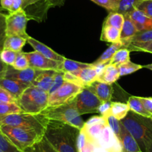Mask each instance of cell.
Here are the masks:
<instances>
[{"instance_id":"cell-1","label":"cell","mask_w":152,"mask_h":152,"mask_svg":"<svg viewBox=\"0 0 152 152\" xmlns=\"http://www.w3.org/2000/svg\"><path fill=\"white\" fill-rule=\"evenodd\" d=\"M80 131L65 122L49 119L44 137L57 152H79L78 140Z\"/></svg>"},{"instance_id":"cell-2","label":"cell","mask_w":152,"mask_h":152,"mask_svg":"<svg viewBox=\"0 0 152 152\" xmlns=\"http://www.w3.org/2000/svg\"><path fill=\"white\" fill-rule=\"evenodd\" d=\"M87 137L107 152H123L119 138L115 135L106 119L98 123L84 122L81 130Z\"/></svg>"},{"instance_id":"cell-3","label":"cell","mask_w":152,"mask_h":152,"mask_svg":"<svg viewBox=\"0 0 152 152\" xmlns=\"http://www.w3.org/2000/svg\"><path fill=\"white\" fill-rule=\"evenodd\" d=\"M120 122L135 139L142 152H145L146 145L152 141L151 117L140 116L129 111Z\"/></svg>"},{"instance_id":"cell-4","label":"cell","mask_w":152,"mask_h":152,"mask_svg":"<svg viewBox=\"0 0 152 152\" xmlns=\"http://www.w3.org/2000/svg\"><path fill=\"white\" fill-rule=\"evenodd\" d=\"M49 119L41 113L31 114L27 113L8 114L0 117V126L12 127L34 130L44 136Z\"/></svg>"},{"instance_id":"cell-5","label":"cell","mask_w":152,"mask_h":152,"mask_svg":"<svg viewBox=\"0 0 152 152\" xmlns=\"http://www.w3.org/2000/svg\"><path fill=\"white\" fill-rule=\"evenodd\" d=\"M49 96L47 92L30 86L19 96L16 103L23 113L39 114L48 107Z\"/></svg>"},{"instance_id":"cell-6","label":"cell","mask_w":152,"mask_h":152,"mask_svg":"<svg viewBox=\"0 0 152 152\" xmlns=\"http://www.w3.org/2000/svg\"><path fill=\"white\" fill-rule=\"evenodd\" d=\"M0 129L8 140L23 152H27L28 149L34 147L44 137L40 133L31 129L8 125H2Z\"/></svg>"},{"instance_id":"cell-7","label":"cell","mask_w":152,"mask_h":152,"mask_svg":"<svg viewBox=\"0 0 152 152\" xmlns=\"http://www.w3.org/2000/svg\"><path fill=\"white\" fill-rule=\"evenodd\" d=\"M40 113L51 120L65 122L80 130L82 129L84 125L81 115L76 108L75 99L66 104L46 108Z\"/></svg>"},{"instance_id":"cell-8","label":"cell","mask_w":152,"mask_h":152,"mask_svg":"<svg viewBox=\"0 0 152 152\" xmlns=\"http://www.w3.org/2000/svg\"><path fill=\"white\" fill-rule=\"evenodd\" d=\"M84 87L64 81V84L49 96L48 107L66 104L72 102Z\"/></svg>"},{"instance_id":"cell-9","label":"cell","mask_w":152,"mask_h":152,"mask_svg":"<svg viewBox=\"0 0 152 152\" xmlns=\"http://www.w3.org/2000/svg\"><path fill=\"white\" fill-rule=\"evenodd\" d=\"M29 20L24 10L9 13L6 17V35H17L26 39L28 38L26 33V26Z\"/></svg>"},{"instance_id":"cell-10","label":"cell","mask_w":152,"mask_h":152,"mask_svg":"<svg viewBox=\"0 0 152 152\" xmlns=\"http://www.w3.org/2000/svg\"><path fill=\"white\" fill-rule=\"evenodd\" d=\"M76 108L81 115L98 113L102 102L88 88L84 87L75 99Z\"/></svg>"},{"instance_id":"cell-11","label":"cell","mask_w":152,"mask_h":152,"mask_svg":"<svg viewBox=\"0 0 152 152\" xmlns=\"http://www.w3.org/2000/svg\"><path fill=\"white\" fill-rule=\"evenodd\" d=\"M29 63V66L38 70L61 71V63L46 58L37 52H24Z\"/></svg>"},{"instance_id":"cell-12","label":"cell","mask_w":152,"mask_h":152,"mask_svg":"<svg viewBox=\"0 0 152 152\" xmlns=\"http://www.w3.org/2000/svg\"><path fill=\"white\" fill-rule=\"evenodd\" d=\"M41 71H43V70H38L36 69L31 68L30 66L23 70H17L13 68L11 66H8V69H7V71L5 72V77L17 80V81L31 86L34 80L37 78L38 75L41 72Z\"/></svg>"},{"instance_id":"cell-13","label":"cell","mask_w":152,"mask_h":152,"mask_svg":"<svg viewBox=\"0 0 152 152\" xmlns=\"http://www.w3.org/2000/svg\"><path fill=\"white\" fill-rule=\"evenodd\" d=\"M27 42L32 46L35 52H37L38 53L43 55L46 58H49V59L53 60L55 61H59V62H63L65 60V57L59 55L56 52L50 49L49 46L43 44L41 42L38 41L31 37H28Z\"/></svg>"},{"instance_id":"cell-14","label":"cell","mask_w":152,"mask_h":152,"mask_svg":"<svg viewBox=\"0 0 152 152\" xmlns=\"http://www.w3.org/2000/svg\"><path fill=\"white\" fill-rule=\"evenodd\" d=\"M89 89L102 101V102L111 101L113 96V86L111 84L96 81L87 86Z\"/></svg>"},{"instance_id":"cell-15","label":"cell","mask_w":152,"mask_h":152,"mask_svg":"<svg viewBox=\"0 0 152 152\" xmlns=\"http://www.w3.org/2000/svg\"><path fill=\"white\" fill-rule=\"evenodd\" d=\"M119 140L122 145L123 152H142L137 142L127 131L122 123H121V131Z\"/></svg>"},{"instance_id":"cell-16","label":"cell","mask_w":152,"mask_h":152,"mask_svg":"<svg viewBox=\"0 0 152 152\" xmlns=\"http://www.w3.org/2000/svg\"><path fill=\"white\" fill-rule=\"evenodd\" d=\"M55 72L56 71L54 70H43L37 76L31 86L37 87L43 91L49 93L53 83Z\"/></svg>"},{"instance_id":"cell-17","label":"cell","mask_w":152,"mask_h":152,"mask_svg":"<svg viewBox=\"0 0 152 152\" xmlns=\"http://www.w3.org/2000/svg\"><path fill=\"white\" fill-rule=\"evenodd\" d=\"M0 87L8 90L16 99H17L23 92L30 86L17 80L4 77L0 79Z\"/></svg>"},{"instance_id":"cell-18","label":"cell","mask_w":152,"mask_h":152,"mask_svg":"<svg viewBox=\"0 0 152 152\" xmlns=\"http://www.w3.org/2000/svg\"><path fill=\"white\" fill-rule=\"evenodd\" d=\"M128 16L134 23L137 31L152 29V19L145 15L139 10L134 9L132 12L128 14Z\"/></svg>"},{"instance_id":"cell-19","label":"cell","mask_w":152,"mask_h":152,"mask_svg":"<svg viewBox=\"0 0 152 152\" xmlns=\"http://www.w3.org/2000/svg\"><path fill=\"white\" fill-rule=\"evenodd\" d=\"M71 73H72L76 77L79 78L84 87L90 86L94 81H97L98 76L99 75V72L96 67L93 66L81 69Z\"/></svg>"},{"instance_id":"cell-20","label":"cell","mask_w":152,"mask_h":152,"mask_svg":"<svg viewBox=\"0 0 152 152\" xmlns=\"http://www.w3.org/2000/svg\"><path fill=\"white\" fill-rule=\"evenodd\" d=\"M119 78H120V72H119V67L113 64H109L99 75L97 81L112 85Z\"/></svg>"},{"instance_id":"cell-21","label":"cell","mask_w":152,"mask_h":152,"mask_svg":"<svg viewBox=\"0 0 152 152\" xmlns=\"http://www.w3.org/2000/svg\"><path fill=\"white\" fill-rule=\"evenodd\" d=\"M78 147L79 152H107L103 148L90 140L82 131H80Z\"/></svg>"},{"instance_id":"cell-22","label":"cell","mask_w":152,"mask_h":152,"mask_svg":"<svg viewBox=\"0 0 152 152\" xmlns=\"http://www.w3.org/2000/svg\"><path fill=\"white\" fill-rule=\"evenodd\" d=\"M124 48L123 43L122 41L116 42V43H111L110 46L102 53V55L96 60L95 62H93V66H96L99 65H104V64H109L110 61L112 59L113 56L114 54L116 53L119 49Z\"/></svg>"},{"instance_id":"cell-23","label":"cell","mask_w":152,"mask_h":152,"mask_svg":"<svg viewBox=\"0 0 152 152\" xmlns=\"http://www.w3.org/2000/svg\"><path fill=\"white\" fill-rule=\"evenodd\" d=\"M137 33V30L134 26V23L129 16H125V21L122 25V29H121L120 40L123 43L124 46L127 43H129L131 38Z\"/></svg>"},{"instance_id":"cell-24","label":"cell","mask_w":152,"mask_h":152,"mask_svg":"<svg viewBox=\"0 0 152 152\" xmlns=\"http://www.w3.org/2000/svg\"><path fill=\"white\" fill-rule=\"evenodd\" d=\"M27 43V39L17 35H9L6 36L4 42L3 49H10L14 52H22V49Z\"/></svg>"},{"instance_id":"cell-25","label":"cell","mask_w":152,"mask_h":152,"mask_svg":"<svg viewBox=\"0 0 152 152\" xmlns=\"http://www.w3.org/2000/svg\"><path fill=\"white\" fill-rule=\"evenodd\" d=\"M121 30L110 26H103L100 40L114 43L120 41Z\"/></svg>"},{"instance_id":"cell-26","label":"cell","mask_w":152,"mask_h":152,"mask_svg":"<svg viewBox=\"0 0 152 152\" xmlns=\"http://www.w3.org/2000/svg\"><path fill=\"white\" fill-rule=\"evenodd\" d=\"M127 104L129 107L130 111H132L134 113L145 117H151V116L145 109L140 98L138 96H130Z\"/></svg>"},{"instance_id":"cell-27","label":"cell","mask_w":152,"mask_h":152,"mask_svg":"<svg viewBox=\"0 0 152 152\" xmlns=\"http://www.w3.org/2000/svg\"><path fill=\"white\" fill-rule=\"evenodd\" d=\"M92 64H87V63L78 62V61H72V60L65 58L64 61L61 63V71L64 72H74L81 69L87 68L91 66Z\"/></svg>"},{"instance_id":"cell-28","label":"cell","mask_w":152,"mask_h":152,"mask_svg":"<svg viewBox=\"0 0 152 152\" xmlns=\"http://www.w3.org/2000/svg\"><path fill=\"white\" fill-rule=\"evenodd\" d=\"M130 111L129 107L127 104L119 102H112L110 108V115L117 119L122 120L128 115Z\"/></svg>"},{"instance_id":"cell-29","label":"cell","mask_w":152,"mask_h":152,"mask_svg":"<svg viewBox=\"0 0 152 152\" xmlns=\"http://www.w3.org/2000/svg\"><path fill=\"white\" fill-rule=\"evenodd\" d=\"M125 21V16L118 12H110L104 22L103 26H110L121 30Z\"/></svg>"},{"instance_id":"cell-30","label":"cell","mask_w":152,"mask_h":152,"mask_svg":"<svg viewBox=\"0 0 152 152\" xmlns=\"http://www.w3.org/2000/svg\"><path fill=\"white\" fill-rule=\"evenodd\" d=\"M124 48L128 49L130 52H148L152 54V41L148 42H130L127 43Z\"/></svg>"},{"instance_id":"cell-31","label":"cell","mask_w":152,"mask_h":152,"mask_svg":"<svg viewBox=\"0 0 152 152\" xmlns=\"http://www.w3.org/2000/svg\"><path fill=\"white\" fill-rule=\"evenodd\" d=\"M130 51L126 48H122L119 49L116 53L114 54L112 59L110 61V64L119 66L121 64L130 61Z\"/></svg>"},{"instance_id":"cell-32","label":"cell","mask_w":152,"mask_h":152,"mask_svg":"<svg viewBox=\"0 0 152 152\" xmlns=\"http://www.w3.org/2000/svg\"><path fill=\"white\" fill-rule=\"evenodd\" d=\"M140 1L141 0H120L116 12L122 14L124 16L128 15L136 9V6Z\"/></svg>"},{"instance_id":"cell-33","label":"cell","mask_w":152,"mask_h":152,"mask_svg":"<svg viewBox=\"0 0 152 152\" xmlns=\"http://www.w3.org/2000/svg\"><path fill=\"white\" fill-rule=\"evenodd\" d=\"M118 67H119L121 77V76H125L128 75L132 74V73L141 69L143 68V66L137 64H134V63L129 61L128 62L125 63V64H121Z\"/></svg>"},{"instance_id":"cell-34","label":"cell","mask_w":152,"mask_h":152,"mask_svg":"<svg viewBox=\"0 0 152 152\" xmlns=\"http://www.w3.org/2000/svg\"><path fill=\"white\" fill-rule=\"evenodd\" d=\"M0 150L3 152H23L19 150L0 129Z\"/></svg>"},{"instance_id":"cell-35","label":"cell","mask_w":152,"mask_h":152,"mask_svg":"<svg viewBox=\"0 0 152 152\" xmlns=\"http://www.w3.org/2000/svg\"><path fill=\"white\" fill-rule=\"evenodd\" d=\"M23 113L17 103L0 104V117L6 116L8 114Z\"/></svg>"},{"instance_id":"cell-36","label":"cell","mask_w":152,"mask_h":152,"mask_svg":"<svg viewBox=\"0 0 152 152\" xmlns=\"http://www.w3.org/2000/svg\"><path fill=\"white\" fill-rule=\"evenodd\" d=\"M92 2L103 7L110 12H116L119 8L120 0H91Z\"/></svg>"},{"instance_id":"cell-37","label":"cell","mask_w":152,"mask_h":152,"mask_svg":"<svg viewBox=\"0 0 152 152\" xmlns=\"http://www.w3.org/2000/svg\"><path fill=\"white\" fill-rule=\"evenodd\" d=\"M17 53L18 52H14L10 49H3L2 51H0V59L7 66H12L17 58Z\"/></svg>"},{"instance_id":"cell-38","label":"cell","mask_w":152,"mask_h":152,"mask_svg":"<svg viewBox=\"0 0 152 152\" xmlns=\"http://www.w3.org/2000/svg\"><path fill=\"white\" fill-rule=\"evenodd\" d=\"M13 68L17 70H23L25 69H27L29 67V63L28 61L27 58L23 52H20L17 53V58H16L15 61L12 66Z\"/></svg>"},{"instance_id":"cell-39","label":"cell","mask_w":152,"mask_h":152,"mask_svg":"<svg viewBox=\"0 0 152 152\" xmlns=\"http://www.w3.org/2000/svg\"><path fill=\"white\" fill-rule=\"evenodd\" d=\"M0 9V51L3 49L4 42L6 38V17L7 14L2 13Z\"/></svg>"},{"instance_id":"cell-40","label":"cell","mask_w":152,"mask_h":152,"mask_svg":"<svg viewBox=\"0 0 152 152\" xmlns=\"http://www.w3.org/2000/svg\"><path fill=\"white\" fill-rule=\"evenodd\" d=\"M136 9L152 19V0H141L136 6Z\"/></svg>"},{"instance_id":"cell-41","label":"cell","mask_w":152,"mask_h":152,"mask_svg":"<svg viewBox=\"0 0 152 152\" xmlns=\"http://www.w3.org/2000/svg\"><path fill=\"white\" fill-rule=\"evenodd\" d=\"M148 41H152V29L151 30L142 31H137V33L131 38V40L129 41V43L130 42Z\"/></svg>"},{"instance_id":"cell-42","label":"cell","mask_w":152,"mask_h":152,"mask_svg":"<svg viewBox=\"0 0 152 152\" xmlns=\"http://www.w3.org/2000/svg\"><path fill=\"white\" fill-rule=\"evenodd\" d=\"M107 124L109 125L110 128L113 131V132L115 134V135L119 138V134L121 131V122L120 120H118L117 119L113 116L112 115H109L108 116L105 117Z\"/></svg>"},{"instance_id":"cell-43","label":"cell","mask_w":152,"mask_h":152,"mask_svg":"<svg viewBox=\"0 0 152 152\" xmlns=\"http://www.w3.org/2000/svg\"><path fill=\"white\" fill-rule=\"evenodd\" d=\"M64 82V72L62 71H56L55 74V78H54L53 83H52V87L49 92V95L52 94V93L58 90Z\"/></svg>"},{"instance_id":"cell-44","label":"cell","mask_w":152,"mask_h":152,"mask_svg":"<svg viewBox=\"0 0 152 152\" xmlns=\"http://www.w3.org/2000/svg\"><path fill=\"white\" fill-rule=\"evenodd\" d=\"M17 99L5 89L0 87V104L16 103Z\"/></svg>"},{"instance_id":"cell-45","label":"cell","mask_w":152,"mask_h":152,"mask_svg":"<svg viewBox=\"0 0 152 152\" xmlns=\"http://www.w3.org/2000/svg\"><path fill=\"white\" fill-rule=\"evenodd\" d=\"M35 146H37V148L38 152H57L53 148V147L48 142L45 137H43L41 141Z\"/></svg>"},{"instance_id":"cell-46","label":"cell","mask_w":152,"mask_h":152,"mask_svg":"<svg viewBox=\"0 0 152 152\" xmlns=\"http://www.w3.org/2000/svg\"><path fill=\"white\" fill-rule=\"evenodd\" d=\"M112 104V101H107V102H102V104L99 106L98 113L101 114V116L104 117H107L110 115V108Z\"/></svg>"},{"instance_id":"cell-47","label":"cell","mask_w":152,"mask_h":152,"mask_svg":"<svg viewBox=\"0 0 152 152\" xmlns=\"http://www.w3.org/2000/svg\"><path fill=\"white\" fill-rule=\"evenodd\" d=\"M64 79L65 81H68V82L73 83V84H76L84 87L79 78L71 72H64Z\"/></svg>"},{"instance_id":"cell-48","label":"cell","mask_w":152,"mask_h":152,"mask_svg":"<svg viewBox=\"0 0 152 152\" xmlns=\"http://www.w3.org/2000/svg\"><path fill=\"white\" fill-rule=\"evenodd\" d=\"M145 109L152 116V97H140Z\"/></svg>"},{"instance_id":"cell-49","label":"cell","mask_w":152,"mask_h":152,"mask_svg":"<svg viewBox=\"0 0 152 152\" xmlns=\"http://www.w3.org/2000/svg\"><path fill=\"white\" fill-rule=\"evenodd\" d=\"M14 0H0V7L9 12L12 7Z\"/></svg>"},{"instance_id":"cell-50","label":"cell","mask_w":152,"mask_h":152,"mask_svg":"<svg viewBox=\"0 0 152 152\" xmlns=\"http://www.w3.org/2000/svg\"><path fill=\"white\" fill-rule=\"evenodd\" d=\"M7 69H8V66L4 64L2 61V60L0 59V79L5 77Z\"/></svg>"},{"instance_id":"cell-51","label":"cell","mask_w":152,"mask_h":152,"mask_svg":"<svg viewBox=\"0 0 152 152\" xmlns=\"http://www.w3.org/2000/svg\"><path fill=\"white\" fill-rule=\"evenodd\" d=\"M145 152H152V141L150 142L146 145Z\"/></svg>"},{"instance_id":"cell-52","label":"cell","mask_w":152,"mask_h":152,"mask_svg":"<svg viewBox=\"0 0 152 152\" xmlns=\"http://www.w3.org/2000/svg\"><path fill=\"white\" fill-rule=\"evenodd\" d=\"M143 68L148 69H149V70H151V71H152V64H147V65L143 66Z\"/></svg>"},{"instance_id":"cell-53","label":"cell","mask_w":152,"mask_h":152,"mask_svg":"<svg viewBox=\"0 0 152 152\" xmlns=\"http://www.w3.org/2000/svg\"><path fill=\"white\" fill-rule=\"evenodd\" d=\"M0 152H3V151H1V150H0Z\"/></svg>"},{"instance_id":"cell-54","label":"cell","mask_w":152,"mask_h":152,"mask_svg":"<svg viewBox=\"0 0 152 152\" xmlns=\"http://www.w3.org/2000/svg\"><path fill=\"white\" fill-rule=\"evenodd\" d=\"M0 9H2V8H1V7H0Z\"/></svg>"},{"instance_id":"cell-55","label":"cell","mask_w":152,"mask_h":152,"mask_svg":"<svg viewBox=\"0 0 152 152\" xmlns=\"http://www.w3.org/2000/svg\"><path fill=\"white\" fill-rule=\"evenodd\" d=\"M151 119H152V116H151Z\"/></svg>"}]
</instances>
